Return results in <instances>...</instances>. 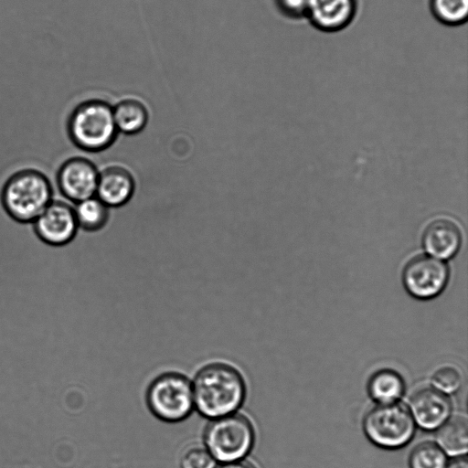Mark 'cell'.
I'll return each instance as SVG.
<instances>
[{"label":"cell","mask_w":468,"mask_h":468,"mask_svg":"<svg viewBox=\"0 0 468 468\" xmlns=\"http://www.w3.org/2000/svg\"><path fill=\"white\" fill-rule=\"evenodd\" d=\"M192 389L197 410L214 419L234 412L245 397V384L240 374L222 363L201 368L195 377Z\"/></svg>","instance_id":"6da1fadb"},{"label":"cell","mask_w":468,"mask_h":468,"mask_svg":"<svg viewBox=\"0 0 468 468\" xmlns=\"http://www.w3.org/2000/svg\"><path fill=\"white\" fill-rule=\"evenodd\" d=\"M54 199V188L48 176L35 168L11 174L0 191V203L6 215L20 224L34 220Z\"/></svg>","instance_id":"7a4b0ae2"},{"label":"cell","mask_w":468,"mask_h":468,"mask_svg":"<svg viewBox=\"0 0 468 468\" xmlns=\"http://www.w3.org/2000/svg\"><path fill=\"white\" fill-rule=\"evenodd\" d=\"M66 131L78 148L95 153L108 148L115 140L112 106L100 99H90L76 105L68 116Z\"/></svg>","instance_id":"3957f363"},{"label":"cell","mask_w":468,"mask_h":468,"mask_svg":"<svg viewBox=\"0 0 468 468\" xmlns=\"http://www.w3.org/2000/svg\"><path fill=\"white\" fill-rule=\"evenodd\" d=\"M254 431L250 420L240 414L215 418L205 432L207 449L223 463L242 459L250 451Z\"/></svg>","instance_id":"277c9868"},{"label":"cell","mask_w":468,"mask_h":468,"mask_svg":"<svg viewBox=\"0 0 468 468\" xmlns=\"http://www.w3.org/2000/svg\"><path fill=\"white\" fill-rule=\"evenodd\" d=\"M414 429V420L408 408L396 402L376 406L364 420L367 438L383 448L404 446L412 438Z\"/></svg>","instance_id":"5b68a950"},{"label":"cell","mask_w":468,"mask_h":468,"mask_svg":"<svg viewBox=\"0 0 468 468\" xmlns=\"http://www.w3.org/2000/svg\"><path fill=\"white\" fill-rule=\"evenodd\" d=\"M147 403L157 418L166 421L181 420L186 418L193 409L192 385L183 375L164 374L150 385Z\"/></svg>","instance_id":"8992f818"},{"label":"cell","mask_w":468,"mask_h":468,"mask_svg":"<svg viewBox=\"0 0 468 468\" xmlns=\"http://www.w3.org/2000/svg\"><path fill=\"white\" fill-rule=\"evenodd\" d=\"M32 225L37 239L51 247H63L70 243L79 229L73 207L55 198Z\"/></svg>","instance_id":"52a82bcc"},{"label":"cell","mask_w":468,"mask_h":468,"mask_svg":"<svg viewBox=\"0 0 468 468\" xmlns=\"http://www.w3.org/2000/svg\"><path fill=\"white\" fill-rule=\"evenodd\" d=\"M99 172L89 159L73 156L57 170L56 184L59 193L69 201L78 203L96 194Z\"/></svg>","instance_id":"ba28073f"},{"label":"cell","mask_w":468,"mask_h":468,"mask_svg":"<svg viewBox=\"0 0 468 468\" xmlns=\"http://www.w3.org/2000/svg\"><path fill=\"white\" fill-rule=\"evenodd\" d=\"M448 268L438 259L420 255L409 261L403 271L407 291L420 299L438 295L446 285Z\"/></svg>","instance_id":"9c48e42d"},{"label":"cell","mask_w":468,"mask_h":468,"mask_svg":"<svg viewBox=\"0 0 468 468\" xmlns=\"http://www.w3.org/2000/svg\"><path fill=\"white\" fill-rule=\"evenodd\" d=\"M357 7V0H307L304 16L316 29L335 33L353 22Z\"/></svg>","instance_id":"30bf717a"},{"label":"cell","mask_w":468,"mask_h":468,"mask_svg":"<svg viewBox=\"0 0 468 468\" xmlns=\"http://www.w3.org/2000/svg\"><path fill=\"white\" fill-rule=\"evenodd\" d=\"M412 418L423 429L433 430L443 424L452 405L446 394L436 388L425 387L413 393L410 400Z\"/></svg>","instance_id":"8fae6325"},{"label":"cell","mask_w":468,"mask_h":468,"mask_svg":"<svg viewBox=\"0 0 468 468\" xmlns=\"http://www.w3.org/2000/svg\"><path fill=\"white\" fill-rule=\"evenodd\" d=\"M134 180L122 166H110L99 173L95 196L109 207H121L133 197Z\"/></svg>","instance_id":"7c38bea8"},{"label":"cell","mask_w":468,"mask_h":468,"mask_svg":"<svg viewBox=\"0 0 468 468\" xmlns=\"http://www.w3.org/2000/svg\"><path fill=\"white\" fill-rule=\"evenodd\" d=\"M461 239V233L456 224L441 218L427 226L423 232L422 244L431 255L439 259H449L457 252Z\"/></svg>","instance_id":"4fadbf2b"},{"label":"cell","mask_w":468,"mask_h":468,"mask_svg":"<svg viewBox=\"0 0 468 468\" xmlns=\"http://www.w3.org/2000/svg\"><path fill=\"white\" fill-rule=\"evenodd\" d=\"M112 112L118 132L125 134L138 133L148 121L146 106L135 98L121 100L112 107Z\"/></svg>","instance_id":"5bb4252c"},{"label":"cell","mask_w":468,"mask_h":468,"mask_svg":"<svg viewBox=\"0 0 468 468\" xmlns=\"http://www.w3.org/2000/svg\"><path fill=\"white\" fill-rule=\"evenodd\" d=\"M439 447L448 455L458 457L467 452L468 426L463 417L456 416L447 420L437 433Z\"/></svg>","instance_id":"9a60e30c"},{"label":"cell","mask_w":468,"mask_h":468,"mask_svg":"<svg viewBox=\"0 0 468 468\" xmlns=\"http://www.w3.org/2000/svg\"><path fill=\"white\" fill-rule=\"evenodd\" d=\"M404 382L397 372L383 369L375 373L368 384V392L380 404L395 402L403 394Z\"/></svg>","instance_id":"2e32d148"},{"label":"cell","mask_w":468,"mask_h":468,"mask_svg":"<svg viewBox=\"0 0 468 468\" xmlns=\"http://www.w3.org/2000/svg\"><path fill=\"white\" fill-rule=\"evenodd\" d=\"M73 208L79 229L92 232L107 223L108 207L96 196L76 203Z\"/></svg>","instance_id":"e0dca14e"},{"label":"cell","mask_w":468,"mask_h":468,"mask_svg":"<svg viewBox=\"0 0 468 468\" xmlns=\"http://www.w3.org/2000/svg\"><path fill=\"white\" fill-rule=\"evenodd\" d=\"M432 16L441 24L457 27L468 18V0H429Z\"/></svg>","instance_id":"ac0fdd59"},{"label":"cell","mask_w":468,"mask_h":468,"mask_svg":"<svg viewBox=\"0 0 468 468\" xmlns=\"http://www.w3.org/2000/svg\"><path fill=\"white\" fill-rule=\"evenodd\" d=\"M446 455L435 443L423 442L414 448L410 456V468H444Z\"/></svg>","instance_id":"d6986e66"},{"label":"cell","mask_w":468,"mask_h":468,"mask_svg":"<svg viewBox=\"0 0 468 468\" xmlns=\"http://www.w3.org/2000/svg\"><path fill=\"white\" fill-rule=\"evenodd\" d=\"M432 381L436 388L442 392H454L462 384L460 370L452 366L440 367L433 374Z\"/></svg>","instance_id":"ffe728a7"},{"label":"cell","mask_w":468,"mask_h":468,"mask_svg":"<svg viewBox=\"0 0 468 468\" xmlns=\"http://www.w3.org/2000/svg\"><path fill=\"white\" fill-rule=\"evenodd\" d=\"M180 464L181 468H214L215 459L207 449L193 446L184 452Z\"/></svg>","instance_id":"44dd1931"},{"label":"cell","mask_w":468,"mask_h":468,"mask_svg":"<svg viewBox=\"0 0 468 468\" xmlns=\"http://www.w3.org/2000/svg\"><path fill=\"white\" fill-rule=\"evenodd\" d=\"M279 9L291 17L304 16L307 0H275Z\"/></svg>","instance_id":"7402d4cb"},{"label":"cell","mask_w":468,"mask_h":468,"mask_svg":"<svg viewBox=\"0 0 468 468\" xmlns=\"http://www.w3.org/2000/svg\"><path fill=\"white\" fill-rule=\"evenodd\" d=\"M444 468H468L467 459L464 455L455 457Z\"/></svg>","instance_id":"603a6c76"},{"label":"cell","mask_w":468,"mask_h":468,"mask_svg":"<svg viewBox=\"0 0 468 468\" xmlns=\"http://www.w3.org/2000/svg\"><path fill=\"white\" fill-rule=\"evenodd\" d=\"M218 468H255L252 464L246 463V462H229L225 463L224 464H221Z\"/></svg>","instance_id":"cb8c5ba5"}]
</instances>
